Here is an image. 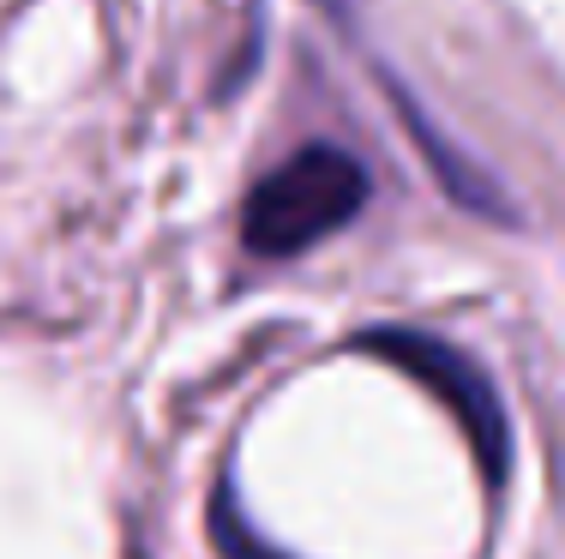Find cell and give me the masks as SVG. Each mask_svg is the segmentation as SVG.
<instances>
[{
  "label": "cell",
  "mask_w": 565,
  "mask_h": 559,
  "mask_svg": "<svg viewBox=\"0 0 565 559\" xmlns=\"http://www.w3.org/2000/svg\"><path fill=\"white\" fill-rule=\"evenodd\" d=\"M361 205H367V169L338 144H307L253 186L241 235L253 252L282 259V252H301L343 229Z\"/></svg>",
  "instance_id": "obj_1"
},
{
  "label": "cell",
  "mask_w": 565,
  "mask_h": 559,
  "mask_svg": "<svg viewBox=\"0 0 565 559\" xmlns=\"http://www.w3.org/2000/svg\"><path fill=\"white\" fill-rule=\"evenodd\" d=\"M385 350L403 355L415 379H427V385H439V391H446V404L457 409V421L469 428V439L481 445L488 470H500V463H505V421H500V404H493L488 379H481L476 367H463L451 350L422 343V337H385Z\"/></svg>",
  "instance_id": "obj_2"
}]
</instances>
